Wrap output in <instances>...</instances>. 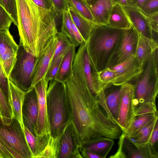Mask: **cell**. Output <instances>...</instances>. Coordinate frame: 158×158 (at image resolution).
<instances>
[{"mask_svg": "<svg viewBox=\"0 0 158 158\" xmlns=\"http://www.w3.org/2000/svg\"><path fill=\"white\" fill-rule=\"evenodd\" d=\"M64 83L71 122L82 142L99 136L119 138L121 128L102 110L86 84L74 74Z\"/></svg>", "mask_w": 158, "mask_h": 158, "instance_id": "obj_1", "label": "cell"}, {"mask_svg": "<svg viewBox=\"0 0 158 158\" xmlns=\"http://www.w3.org/2000/svg\"><path fill=\"white\" fill-rule=\"evenodd\" d=\"M19 44L36 57L58 33L56 18L60 13L53 2L48 8L32 0H16Z\"/></svg>", "mask_w": 158, "mask_h": 158, "instance_id": "obj_2", "label": "cell"}, {"mask_svg": "<svg viewBox=\"0 0 158 158\" xmlns=\"http://www.w3.org/2000/svg\"><path fill=\"white\" fill-rule=\"evenodd\" d=\"M46 102L50 133L53 137H60L71 122L64 83L56 80L49 82Z\"/></svg>", "mask_w": 158, "mask_h": 158, "instance_id": "obj_3", "label": "cell"}, {"mask_svg": "<svg viewBox=\"0 0 158 158\" xmlns=\"http://www.w3.org/2000/svg\"><path fill=\"white\" fill-rule=\"evenodd\" d=\"M123 30L96 24L85 42L91 66L95 69L100 56H106L121 36Z\"/></svg>", "mask_w": 158, "mask_h": 158, "instance_id": "obj_4", "label": "cell"}, {"mask_svg": "<svg viewBox=\"0 0 158 158\" xmlns=\"http://www.w3.org/2000/svg\"><path fill=\"white\" fill-rule=\"evenodd\" d=\"M0 142L14 158H32L25 135L16 120L13 119L9 124H5L0 118Z\"/></svg>", "mask_w": 158, "mask_h": 158, "instance_id": "obj_5", "label": "cell"}, {"mask_svg": "<svg viewBox=\"0 0 158 158\" xmlns=\"http://www.w3.org/2000/svg\"><path fill=\"white\" fill-rule=\"evenodd\" d=\"M155 51L148 59L147 63L141 78L135 86L133 104L135 110L141 105L147 103L156 104V99L158 94L157 81H155L156 74L155 67Z\"/></svg>", "mask_w": 158, "mask_h": 158, "instance_id": "obj_6", "label": "cell"}, {"mask_svg": "<svg viewBox=\"0 0 158 158\" xmlns=\"http://www.w3.org/2000/svg\"><path fill=\"white\" fill-rule=\"evenodd\" d=\"M36 58L19 44L15 61L8 79L24 92L33 88L31 76Z\"/></svg>", "mask_w": 158, "mask_h": 158, "instance_id": "obj_7", "label": "cell"}, {"mask_svg": "<svg viewBox=\"0 0 158 158\" xmlns=\"http://www.w3.org/2000/svg\"><path fill=\"white\" fill-rule=\"evenodd\" d=\"M76 53L73 64V74L78 76L89 87L97 98L103 89L96 81V77L92 72L85 42L80 45Z\"/></svg>", "mask_w": 158, "mask_h": 158, "instance_id": "obj_8", "label": "cell"}, {"mask_svg": "<svg viewBox=\"0 0 158 158\" xmlns=\"http://www.w3.org/2000/svg\"><path fill=\"white\" fill-rule=\"evenodd\" d=\"M120 89L121 95L116 120L123 132L136 117L133 104L135 86L125 83L121 86Z\"/></svg>", "mask_w": 158, "mask_h": 158, "instance_id": "obj_9", "label": "cell"}, {"mask_svg": "<svg viewBox=\"0 0 158 158\" xmlns=\"http://www.w3.org/2000/svg\"><path fill=\"white\" fill-rule=\"evenodd\" d=\"M81 143L71 122L59 137L57 158H82L81 153Z\"/></svg>", "mask_w": 158, "mask_h": 158, "instance_id": "obj_10", "label": "cell"}, {"mask_svg": "<svg viewBox=\"0 0 158 158\" xmlns=\"http://www.w3.org/2000/svg\"><path fill=\"white\" fill-rule=\"evenodd\" d=\"M19 49L9 29L0 30V62L8 78L15 61Z\"/></svg>", "mask_w": 158, "mask_h": 158, "instance_id": "obj_11", "label": "cell"}, {"mask_svg": "<svg viewBox=\"0 0 158 158\" xmlns=\"http://www.w3.org/2000/svg\"><path fill=\"white\" fill-rule=\"evenodd\" d=\"M57 42L56 36L51 39L39 56L36 57L31 76L33 87L45 78L50 67Z\"/></svg>", "mask_w": 158, "mask_h": 158, "instance_id": "obj_12", "label": "cell"}, {"mask_svg": "<svg viewBox=\"0 0 158 158\" xmlns=\"http://www.w3.org/2000/svg\"><path fill=\"white\" fill-rule=\"evenodd\" d=\"M49 82L45 78L33 86L37 94L38 106L37 136L50 133L46 102V92Z\"/></svg>", "mask_w": 158, "mask_h": 158, "instance_id": "obj_13", "label": "cell"}, {"mask_svg": "<svg viewBox=\"0 0 158 158\" xmlns=\"http://www.w3.org/2000/svg\"><path fill=\"white\" fill-rule=\"evenodd\" d=\"M119 138V149L116 153L120 158H158L155 147L149 142L138 148L125 137L123 132Z\"/></svg>", "mask_w": 158, "mask_h": 158, "instance_id": "obj_14", "label": "cell"}, {"mask_svg": "<svg viewBox=\"0 0 158 158\" xmlns=\"http://www.w3.org/2000/svg\"><path fill=\"white\" fill-rule=\"evenodd\" d=\"M38 106L37 94L33 87L25 92L22 108L24 126L36 136Z\"/></svg>", "mask_w": 158, "mask_h": 158, "instance_id": "obj_15", "label": "cell"}, {"mask_svg": "<svg viewBox=\"0 0 158 158\" xmlns=\"http://www.w3.org/2000/svg\"><path fill=\"white\" fill-rule=\"evenodd\" d=\"M8 101L11 118L16 120L25 134L24 125L22 114V108L25 92L16 87L8 79Z\"/></svg>", "mask_w": 158, "mask_h": 158, "instance_id": "obj_16", "label": "cell"}, {"mask_svg": "<svg viewBox=\"0 0 158 158\" xmlns=\"http://www.w3.org/2000/svg\"><path fill=\"white\" fill-rule=\"evenodd\" d=\"M131 26L143 37L150 39L152 30L148 16L140 10L130 5L122 6Z\"/></svg>", "mask_w": 158, "mask_h": 158, "instance_id": "obj_17", "label": "cell"}, {"mask_svg": "<svg viewBox=\"0 0 158 158\" xmlns=\"http://www.w3.org/2000/svg\"><path fill=\"white\" fill-rule=\"evenodd\" d=\"M115 3L113 0H89L85 4L91 10L96 24L107 25Z\"/></svg>", "mask_w": 158, "mask_h": 158, "instance_id": "obj_18", "label": "cell"}, {"mask_svg": "<svg viewBox=\"0 0 158 158\" xmlns=\"http://www.w3.org/2000/svg\"><path fill=\"white\" fill-rule=\"evenodd\" d=\"M121 44L117 52V62L118 64L134 54L137 40V33L131 26L123 30Z\"/></svg>", "mask_w": 158, "mask_h": 158, "instance_id": "obj_19", "label": "cell"}, {"mask_svg": "<svg viewBox=\"0 0 158 158\" xmlns=\"http://www.w3.org/2000/svg\"><path fill=\"white\" fill-rule=\"evenodd\" d=\"M114 144L112 139L99 136L82 141L81 148L97 154L102 158H106Z\"/></svg>", "mask_w": 158, "mask_h": 158, "instance_id": "obj_20", "label": "cell"}, {"mask_svg": "<svg viewBox=\"0 0 158 158\" xmlns=\"http://www.w3.org/2000/svg\"><path fill=\"white\" fill-rule=\"evenodd\" d=\"M73 22L79 31L85 42L89 38L96 24L83 16L68 4H65Z\"/></svg>", "mask_w": 158, "mask_h": 158, "instance_id": "obj_21", "label": "cell"}, {"mask_svg": "<svg viewBox=\"0 0 158 158\" xmlns=\"http://www.w3.org/2000/svg\"><path fill=\"white\" fill-rule=\"evenodd\" d=\"M111 28L122 30L130 28L131 25L123 6L118 3L113 5L107 24Z\"/></svg>", "mask_w": 158, "mask_h": 158, "instance_id": "obj_22", "label": "cell"}, {"mask_svg": "<svg viewBox=\"0 0 158 158\" xmlns=\"http://www.w3.org/2000/svg\"><path fill=\"white\" fill-rule=\"evenodd\" d=\"M75 48L72 44L64 55L55 80L64 83L73 75V64L76 53Z\"/></svg>", "mask_w": 158, "mask_h": 158, "instance_id": "obj_23", "label": "cell"}, {"mask_svg": "<svg viewBox=\"0 0 158 158\" xmlns=\"http://www.w3.org/2000/svg\"><path fill=\"white\" fill-rule=\"evenodd\" d=\"M158 118L149 122L132 135L125 136L137 148H140L149 142L150 138Z\"/></svg>", "mask_w": 158, "mask_h": 158, "instance_id": "obj_24", "label": "cell"}, {"mask_svg": "<svg viewBox=\"0 0 158 158\" xmlns=\"http://www.w3.org/2000/svg\"><path fill=\"white\" fill-rule=\"evenodd\" d=\"M137 40L135 50L136 57L139 67L142 68L153 52L151 48L150 39L145 38L137 32Z\"/></svg>", "mask_w": 158, "mask_h": 158, "instance_id": "obj_25", "label": "cell"}, {"mask_svg": "<svg viewBox=\"0 0 158 158\" xmlns=\"http://www.w3.org/2000/svg\"><path fill=\"white\" fill-rule=\"evenodd\" d=\"M60 137H54L50 134L37 158H57L58 153Z\"/></svg>", "mask_w": 158, "mask_h": 158, "instance_id": "obj_26", "label": "cell"}, {"mask_svg": "<svg viewBox=\"0 0 158 158\" xmlns=\"http://www.w3.org/2000/svg\"><path fill=\"white\" fill-rule=\"evenodd\" d=\"M157 118H158V116L151 115L136 116L128 128L123 133L126 136H130Z\"/></svg>", "mask_w": 158, "mask_h": 158, "instance_id": "obj_27", "label": "cell"}, {"mask_svg": "<svg viewBox=\"0 0 158 158\" xmlns=\"http://www.w3.org/2000/svg\"><path fill=\"white\" fill-rule=\"evenodd\" d=\"M61 15L62 21L61 31L67 36L71 43L75 47L78 46L80 45L76 39L73 35L72 30L70 17L67 8L63 10Z\"/></svg>", "mask_w": 158, "mask_h": 158, "instance_id": "obj_28", "label": "cell"}, {"mask_svg": "<svg viewBox=\"0 0 158 158\" xmlns=\"http://www.w3.org/2000/svg\"><path fill=\"white\" fill-rule=\"evenodd\" d=\"M121 89L115 90L106 95L107 107L113 118L116 120L121 95ZM117 121V120H116Z\"/></svg>", "mask_w": 158, "mask_h": 158, "instance_id": "obj_29", "label": "cell"}, {"mask_svg": "<svg viewBox=\"0 0 158 158\" xmlns=\"http://www.w3.org/2000/svg\"><path fill=\"white\" fill-rule=\"evenodd\" d=\"M56 36L58 42L52 62L61 54H65L72 44L67 36L61 31L58 32Z\"/></svg>", "mask_w": 158, "mask_h": 158, "instance_id": "obj_30", "label": "cell"}, {"mask_svg": "<svg viewBox=\"0 0 158 158\" xmlns=\"http://www.w3.org/2000/svg\"><path fill=\"white\" fill-rule=\"evenodd\" d=\"M64 1V5L66 4L70 5L86 19L94 22V17L91 10L85 4L79 0Z\"/></svg>", "mask_w": 158, "mask_h": 158, "instance_id": "obj_31", "label": "cell"}, {"mask_svg": "<svg viewBox=\"0 0 158 158\" xmlns=\"http://www.w3.org/2000/svg\"><path fill=\"white\" fill-rule=\"evenodd\" d=\"M24 130L26 140L31 153L32 158H36L39 147V136H35L25 126Z\"/></svg>", "mask_w": 158, "mask_h": 158, "instance_id": "obj_32", "label": "cell"}, {"mask_svg": "<svg viewBox=\"0 0 158 158\" xmlns=\"http://www.w3.org/2000/svg\"><path fill=\"white\" fill-rule=\"evenodd\" d=\"M0 5L6 11L12 18L14 24L17 27L18 21L16 0H0Z\"/></svg>", "mask_w": 158, "mask_h": 158, "instance_id": "obj_33", "label": "cell"}, {"mask_svg": "<svg viewBox=\"0 0 158 158\" xmlns=\"http://www.w3.org/2000/svg\"><path fill=\"white\" fill-rule=\"evenodd\" d=\"M135 113L136 117L149 115L158 116L156 104L152 103L141 105L135 110Z\"/></svg>", "mask_w": 158, "mask_h": 158, "instance_id": "obj_34", "label": "cell"}, {"mask_svg": "<svg viewBox=\"0 0 158 158\" xmlns=\"http://www.w3.org/2000/svg\"><path fill=\"white\" fill-rule=\"evenodd\" d=\"M65 54H62L52 62L45 78L49 81L55 80Z\"/></svg>", "mask_w": 158, "mask_h": 158, "instance_id": "obj_35", "label": "cell"}, {"mask_svg": "<svg viewBox=\"0 0 158 158\" xmlns=\"http://www.w3.org/2000/svg\"><path fill=\"white\" fill-rule=\"evenodd\" d=\"M139 9L147 16L158 13V0H147Z\"/></svg>", "mask_w": 158, "mask_h": 158, "instance_id": "obj_36", "label": "cell"}, {"mask_svg": "<svg viewBox=\"0 0 158 158\" xmlns=\"http://www.w3.org/2000/svg\"><path fill=\"white\" fill-rule=\"evenodd\" d=\"M0 114L2 119L11 118V113L8 104V99L0 88Z\"/></svg>", "mask_w": 158, "mask_h": 158, "instance_id": "obj_37", "label": "cell"}, {"mask_svg": "<svg viewBox=\"0 0 158 158\" xmlns=\"http://www.w3.org/2000/svg\"><path fill=\"white\" fill-rule=\"evenodd\" d=\"M13 20L5 9L0 5V30L9 29Z\"/></svg>", "mask_w": 158, "mask_h": 158, "instance_id": "obj_38", "label": "cell"}, {"mask_svg": "<svg viewBox=\"0 0 158 158\" xmlns=\"http://www.w3.org/2000/svg\"><path fill=\"white\" fill-rule=\"evenodd\" d=\"M0 88L8 99V78L6 76L0 62Z\"/></svg>", "mask_w": 158, "mask_h": 158, "instance_id": "obj_39", "label": "cell"}, {"mask_svg": "<svg viewBox=\"0 0 158 158\" xmlns=\"http://www.w3.org/2000/svg\"><path fill=\"white\" fill-rule=\"evenodd\" d=\"M116 76L115 72L110 68L106 69L102 72L100 75V77L102 81L106 82L113 80Z\"/></svg>", "mask_w": 158, "mask_h": 158, "instance_id": "obj_40", "label": "cell"}, {"mask_svg": "<svg viewBox=\"0 0 158 158\" xmlns=\"http://www.w3.org/2000/svg\"><path fill=\"white\" fill-rule=\"evenodd\" d=\"M71 22L72 31L74 36L80 45L85 42L78 29L74 24L71 18Z\"/></svg>", "mask_w": 158, "mask_h": 158, "instance_id": "obj_41", "label": "cell"}, {"mask_svg": "<svg viewBox=\"0 0 158 158\" xmlns=\"http://www.w3.org/2000/svg\"><path fill=\"white\" fill-rule=\"evenodd\" d=\"M152 31L157 32L158 25V13L148 16Z\"/></svg>", "mask_w": 158, "mask_h": 158, "instance_id": "obj_42", "label": "cell"}, {"mask_svg": "<svg viewBox=\"0 0 158 158\" xmlns=\"http://www.w3.org/2000/svg\"><path fill=\"white\" fill-rule=\"evenodd\" d=\"M158 139V121L156 122L152 131L149 141V143L155 147Z\"/></svg>", "mask_w": 158, "mask_h": 158, "instance_id": "obj_43", "label": "cell"}, {"mask_svg": "<svg viewBox=\"0 0 158 158\" xmlns=\"http://www.w3.org/2000/svg\"><path fill=\"white\" fill-rule=\"evenodd\" d=\"M81 153L82 158H102L97 154L90 151L81 148Z\"/></svg>", "mask_w": 158, "mask_h": 158, "instance_id": "obj_44", "label": "cell"}, {"mask_svg": "<svg viewBox=\"0 0 158 158\" xmlns=\"http://www.w3.org/2000/svg\"><path fill=\"white\" fill-rule=\"evenodd\" d=\"M56 8L61 15L63 10L65 9L64 0H52Z\"/></svg>", "mask_w": 158, "mask_h": 158, "instance_id": "obj_45", "label": "cell"}, {"mask_svg": "<svg viewBox=\"0 0 158 158\" xmlns=\"http://www.w3.org/2000/svg\"><path fill=\"white\" fill-rule=\"evenodd\" d=\"M0 152L4 156V158H14L11 153L0 142Z\"/></svg>", "mask_w": 158, "mask_h": 158, "instance_id": "obj_46", "label": "cell"}, {"mask_svg": "<svg viewBox=\"0 0 158 158\" xmlns=\"http://www.w3.org/2000/svg\"><path fill=\"white\" fill-rule=\"evenodd\" d=\"M147 0H127L128 5L139 9Z\"/></svg>", "mask_w": 158, "mask_h": 158, "instance_id": "obj_47", "label": "cell"}, {"mask_svg": "<svg viewBox=\"0 0 158 158\" xmlns=\"http://www.w3.org/2000/svg\"><path fill=\"white\" fill-rule=\"evenodd\" d=\"M37 5L44 8L49 7L52 4L49 3L47 0H32Z\"/></svg>", "mask_w": 158, "mask_h": 158, "instance_id": "obj_48", "label": "cell"}, {"mask_svg": "<svg viewBox=\"0 0 158 158\" xmlns=\"http://www.w3.org/2000/svg\"><path fill=\"white\" fill-rule=\"evenodd\" d=\"M115 3H118L122 6L128 5L127 0H113Z\"/></svg>", "mask_w": 158, "mask_h": 158, "instance_id": "obj_49", "label": "cell"}, {"mask_svg": "<svg viewBox=\"0 0 158 158\" xmlns=\"http://www.w3.org/2000/svg\"><path fill=\"white\" fill-rule=\"evenodd\" d=\"M47 1L50 3L52 4L53 3V2L52 0H47Z\"/></svg>", "mask_w": 158, "mask_h": 158, "instance_id": "obj_50", "label": "cell"}, {"mask_svg": "<svg viewBox=\"0 0 158 158\" xmlns=\"http://www.w3.org/2000/svg\"><path fill=\"white\" fill-rule=\"evenodd\" d=\"M0 158H4V156L0 152Z\"/></svg>", "mask_w": 158, "mask_h": 158, "instance_id": "obj_51", "label": "cell"}, {"mask_svg": "<svg viewBox=\"0 0 158 158\" xmlns=\"http://www.w3.org/2000/svg\"><path fill=\"white\" fill-rule=\"evenodd\" d=\"M86 0V1H88V0Z\"/></svg>", "mask_w": 158, "mask_h": 158, "instance_id": "obj_52", "label": "cell"}, {"mask_svg": "<svg viewBox=\"0 0 158 158\" xmlns=\"http://www.w3.org/2000/svg\"></svg>", "mask_w": 158, "mask_h": 158, "instance_id": "obj_53", "label": "cell"}]
</instances>
